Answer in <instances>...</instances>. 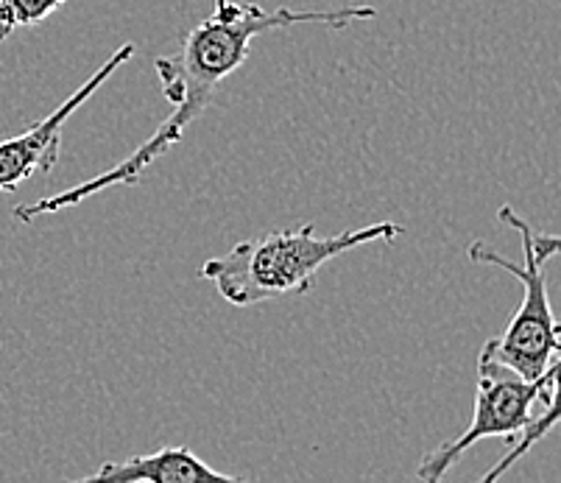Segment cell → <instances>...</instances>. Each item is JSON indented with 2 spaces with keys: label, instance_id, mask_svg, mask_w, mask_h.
I'll use <instances>...</instances> for the list:
<instances>
[{
  "label": "cell",
  "instance_id": "obj_1",
  "mask_svg": "<svg viewBox=\"0 0 561 483\" xmlns=\"http://www.w3.org/2000/svg\"><path fill=\"white\" fill-rule=\"evenodd\" d=\"M375 7H341V9H263L260 3H238V0H216L213 12L196 23L182 39L176 54L160 56L154 62L160 76L162 95L171 104V115L160 129L131 151L126 160L93 180L79 182L76 187L54 196H45L32 205L14 207V218L23 223L39 216H54L68 207L81 205L90 196L106 193L117 185H137L142 174L162 154L182 143L187 126L196 124L216 101L218 88L241 68L252 54L254 37L265 32H279L290 25H328V28H350L360 20H375Z\"/></svg>",
  "mask_w": 561,
  "mask_h": 483
},
{
  "label": "cell",
  "instance_id": "obj_2",
  "mask_svg": "<svg viewBox=\"0 0 561 483\" xmlns=\"http://www.w3.org/2000/svg\"><path fill=\"white\" fill-rule=\"evenodd\" d=\"M405 232L397 221L369 223L341 235H319L313 223L234 243L202 266V277L234 308L308 294L328 263L366 243H394Z\"/></svg>",
  "mask_w": 561,
  "mask_h": 483
},
{
  "label": "cell",
  "instance_id": "obj_3",
  "mask_svg": "<svg viewBox=\"0 0 561 483\" xmlns=\"http://www.w3.org/2000/svg\"><path fill=\"white\" fill-rule=\"evenodd\" d=\"M497 218L506 223L508 230L517 232L519 241H523V266L508 261L506 254L494 252V249L483 241L469 243L467 257L472 263L497 266L503 268V272L512 274V277H517L519 286H523V302H519L517 313H514L512 322L506 324L503 335L486 341L483 349H486L492 358H497L500 364L512 366L514 372H519L523 378L537 380L542 378L545 369L553 364L556 355L561 353V322L556 319L553 304H550L545 263L537 257L534 241H530L534 227H530L512 205L500 207Z\"/></svg>",
  "mask_w": 561,
  "mask_h": 483
},
{
  "label": "cell",
  "instance_id": "obj_4",
  "mask_svg": "<svg viewBox=\"0 0 561 483\" xmlns=\"http://www.w3.org/2000/svg\"><path fill=\"white\" fill-rule=\"evenodd\" d=\"M545 380H528L512 366L500 364L497 358L481 349L478 355V391L472 422L458 439L438 445L425 452L416 467L420 481H442L453 467L461 461L469 447L483 439H506L512 445L537 416V405H545Z\"/></svg>",
  "mask_w": 561,
  "mask_h": 483
},
{
  "label": "cell",
  "instance_id": "obj_5",
  "mask_svg": "<svg viewBox=\"0 0 561 483\" xmlns=\"http://www.w3.org/2000/svg\"><path fill=\"white\" fill-rule=\"evenodd\" d=\"M135 45L126 43L110 54L104 65L95 70L90 79L81 84L76 93H70L62 104L56 106L50 115H45L43 120H37L34 126L23 131V135L7 137L0 140V193H12L23 185L25 180H32L34 174H43L59 162V151H62V131L65 124L70 120L76 110L81 104L93 99L106 81L117 73L135 56Z\"/></svg>",
  "mask_w": 561,
  "mask_h": 483
},
{
  "label": "cell",
  "instance_id": "obj_6",
  "mask_svg": "<svg viewBox=\"0 0 561 483\" xmlns=\"http://www.w3.org/2000/svg\"><path fill=\"white\" fill-rule=\"evenodd\" d=\"M84 481L101 483H198V481H241L238 475H227L213 470L187 447H162L149 456H131L124 461H106L99 472L87 475Z\"/></svg>",
  "mask_w": 561,
  "mask_h": 483
},
{
  "label": "cell",
  "instance_id": "obj_7",
  "mask_svg": "<svg viewBox=\"0 0 561 483\" xmlns=\"http://www.w3.org/2000/svg\"><path fill=\"white\" fill-rule=\"evenodd\" d=\"M542 380H545V394H548L545 396L542 411H539V414L530 419L528 428H525L523 434L512 441V450H508L506 456H503V459H500L497 464H494L492 470L483 475V483H492V481H497V478L506 475V472L512 470L519 459H523L530 447H537L539 441H542L545 436H548L550 430H553L556 425L561 422V353L556 355L553 364L545 369Z\"/></svg>",
  "mask_w": 561,
  "mask_h": 483
},
{
  "label": "cell",
  "instance_id": "obj_8",
  "mask_svg": "<svg viewBox=\"0 0 561 483\" xmlns=\"http://www.w3.org/2000/svg\"><path fill=\"white\" fill-rule=\"evenodd\" d=\"M0 3L7 9V18L12 23V28H28V25H37L43 20H48L56 9L70 3V0H0Z\"/></svg>",
  "mask_w": 561,
  "mask_h": 483
},
{
  "label": "cell",
  "instance_id": "obj_9",
  "mask_svg": "<svg viewBox=\"0 0 561 483\" xmlns=\"http://www.w3.org/2000/svg\"><path fill=\"white\" fill-rule=\"evenodd\" d=\"M530 241H534V252H537V257L542 263H548L550 257H559L561 254V235H545V232L534 230Z\"/></svg>",
  "mask_w": 561,
  "mask_h": 483
},
{
  "label": "cell",
  "instance_id": "obj_10",
  "mask_svg": "<svg viewBox=\"0 0 561 483\" xmlns=\"http://www.w3.org/2000/svg\"><path fill=\"white\" fill-rule=\"evenodd\" d=\"M12 32H14V28H12V23H9V18H7V9H3V3H0V43H3V39H7Z\"/></svg>",
  "mask_w": 561,
  "mask_h": 483
}]
</instances>
